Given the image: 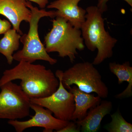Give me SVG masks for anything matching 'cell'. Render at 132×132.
Listing matches in <instances>:
<instances>
[{
	"mask_svg": "<svg viewBox=\"0 0 132 132\" xmlns=\"http://www.w3.org/2000/svg\"><path fill=\"white\" fill-rule=\"evenodd\" d=\"M58 79L59 86L53 93L45 98L30 99V101L48 109L59 119L70 121L75 109L74 96L64 87L60 79Z\"/></svg>",
	"mask_w": 132,
	"mask_h": 132,
	"instance_id": "52a82bcc",
	"label": "cell"
},
{
	"mask_svg": "<svg viewBox=\"0 0 132 132\" xmlns=\"http://www.w3.org/2000/svg\"><path fill=\"white\" fill-rule=\"evenodd\" d=\"M109 70L118 79V83L120 85L124 81L128 82L127 87L122 93L115 95L116 98L121 100L129 98L132 95V67L129 62L123 64L116 62H110L109 64Z\"/></svg>",
	"mask_w": 132,
	"mask_h": 132,
	"instance_id": "4fadbf2b",
	"label": "cell"
},
{
	"mask_svg": "<svg viewBox=\"0 0 132 132\" xmlns=\"http://www.w3.org/2000/svg\"><path fill=\"white\" fill-rule=\"evenodd\" d=\"M12 25L9 21L6 20H2L0 18V35L4 34L11 29Z\"/></svg>",
	"mask_w": 132,
	"mask_h": 132,
	"instance_id": "ac0fdd59",
	"label": "cell"
},
{
	"mask_svg": "<svg viewBox=\"0 0 132 132\" xmlns=\"http://www.w3.org/2000/svg\"><path fill=\"white\" fill-rule=\"evenodd\" d=\"M0 14L8 19L13 29L22 35L20 25L22 21L29 22L31 16V12L27 6L25 0H0Z\"/></svg>",
	"mask_w": 132,
	"mask_h": 132,
	"instance_id": "9c48e42d",
	"label": "cell"
},
{
	"mask_svg": "<svg viewBox=\"0 0 132 132\" xmlns=\"http://www.w3.org/2000/svg\"><path fill=\"white\" fill-rule=\"evenodd\" d=\"M80 127L73 121H69L67 126L58 132H79Z\"/></svg>",
	"mask_w": 132,
	"mask_h": 132,
	"instance_id": "e0dca14e",
	"label": "cell"
},
{
	"mask_svg": "<svg viewBox=\"0 0 132 132\" xmlns=\"http://www.w3.org/2000/svg\"><path fill=\"white\" fill-rule=\"evenodd\" d=\"M0 119L15 120L30 115V99L13 81L0 87Z\"/></svg>",
	"mask_w": 132,
	"mask_h": 132,
	"instance_id": "8992f818",
	"label": "cell"
},
{
	"mask_svg": "<svg viewBox=\"0 0 132 132\" xmlns=\"http://www.w3.org/2000/svg\"><path fill=\"white\" fill-rule=\"evenodd\" d=\"M27 7L31 10V16L29 29L27 34L22 35L20 41L23 45V48L13 55L14 60L33 63L37 60H43L53 65L57 63V59L50 57L46 51L45 46L40 41L38 33V23L42 17H56L55 11H47L44 9L39 10L33 6L30 1H27Z\"/></svg>",
	"mask_w": 132,
	"mask_h": 132,
	"instance_id": "277c9868",
	"label": "cell"
},
{
	"mask_svg": "<svg viewBox=\"0 0 132 132\" xmlns=\"http://www.w3.org/2000/svg\"><path fill=\"white\" fill-rule=\"evenodd\" d=\"M94 65L88 62L76 63L64 72L57 70L55 75L60 79L67 90L75 85L82 92L87 93H95L101 98H105L108 96V87Z\"/></svg>",
	"mask_w": 132,
	"mask_h": 132,
	"instance_id": "5b68a950",
	"label": "cell"
},
{
	"mask_svg": "<svg viewBox=\"0 0 132 132\" xmlns=\"http://www.w3.org/2000/svg\"><path fill=\"white\" fill-rule=\"evenodd\" d=\"M86 10V20L80 28L81 35L88 49L92 52L97 49L92 64L98 65L112 57L118 40L106 30L103 14L97 6H90Z\"/></svg>",
	"mask_w": 132,
	"mask_h": 132,
	"instance_id": "7a4b0ae2",
	"label": "cell"
},
{
	"mask_svg": "<svg viewBox=\"0 0 132 132\" xmlns=\"http://www.w3.org/2000/svg\"><path fill=\"white\" fill-rule=\"evenodd\" d=\"M30 99L48 97L57 90L59 80L50 69L43 65L19 62L13 68L6 69L0 79V87L15 80Z\"/></svg>",
	"mask_w": 132,
	"mask_h": 132,
	"instance_id": "6da1fadb",
	"label": "cell"
},
{
	"mask_svg": "<svg viewBox=\"0 0 132 132\" xmlns=\"http://www.w3.org/2000/svg\"><path fill=\"white\" fill-rule=\"evenodd\" d=\"M81 0H55L48 5V9L57 10L56 16L66 19L76 28L80 29L85 21L86 10L78 6Z\"/></svg>",
	"mask_w": 132,
	"mask_h": 132,
	"instance_id": "30bf717a",
	"label": "cell"
},
{
	"mask_svg": "<svg viewBox=\"0 0 132 132\" xmlns=\"http://www.w3.org/2000/svg\"><path fill=\"white\" fill-rule=\"evenodd\" d=\"M25 1H31L35 3L38 4L39 7L42 9L45 8L48 3V0H25Z\"/></svg>",
	"mask_w": 132,
	"mask_h": 132,
	"instance_id": "d6986e66",
	"label": "cell"
},
{
	"mask_svg": "<svg viewBox=\"0 0 132 132\" xmlns=\"http://www.w3.org/2000/svg\"><path fill=\"white\" fill-rule=\"evenodd\" d=\"M30 107L35 112V114L31 119L24 121L15 120L8 121L16 132H22L27 128L34 127L43 128L44 132H52L54 130L58 132L69 122L57 119L52 115L51 111L37 104L31 102Z\"/></svg>",
	"mask_w": 132,
	"mask_h": 132,
	"instance_id": "ba28073f",
	"label": "cell"
},
{
	"mask_svg": "<svg viewBox=\"0 0 132 132\" xmlns=\"http://www.w3.org/2000/svg\"><path fill=\"white\" fill-rule=\"evenodd\" d=\"M68 90L73 94L75 101V109L71 121L82 120L87 115L88 109L96 106L101 101V98L99 96L82 92L76 86Z\"/></svg>",
	"mask_w": 132,
	"mask_h": 132,
	"instance_id": "7c38bea8",
	"label": "cell"
},
{
	"mask_svg": "<svg viewBox=\"0 0 132 132\" xmlns=\"http://www.w3.org/2000/svg\"><path fill=\"white\" fill-rule=\"evenodd\" d=\"M113 108L112 102L102 101L100 104L91 108L82 120L76 121L82 132H97L100 128L102 120L110 113Z\"/></svg>",
	"mask_w": 132,
	"mask_h": 132,
	"instance_id": "8fae6325",
	"label": "cell"
},
{
	"mask_svg": "<svg viewBox=\"0 0 132 132\" xmlns=\"http://www.w3.org/2000/svg\"><path fill=\"white\" fill-rule=\"evenodd\" d=\"M52 28L45 37V48L48 53L57 52L59 57H68L73 63L77 50L85 48L80 29L76 28L66 19L56 16L52 21Z\"/></svg>",
	"mask_w": 132,
	"mask_h": 132,
	"instance_id": "3957f363",
	"label": "cell"
},
{
	"mask_svg": "<svg viewBox=\"0 0 132 132\" xmlns=\"http://www.w3.org/2000/svg\"><path fill=\"white\" fill-rule=\"evenodd\" d=\"M112 121L104 126L109 132H131L132 125L125 120L119 109L111 115Z\"/></svg>",
	"mask_w": 132,
	"mask_h": 132,
	"instance_id": "9a60e30c",
	"label": "cell"
},
{
	"mask_svg": "<svg viewBox=\"0 0 132 132\" xmlns=\"http://www.w3.org/2000/svg\"><path fill=\"white\" fill-rule=\"evenodd\" d=\"M127 3L131 7H132V0H123ZM109 0H98L97 7L102 14L108 10L107 3Z\"/></svg>",
	"mask_w": 132,
	"mask_h": 132,
	"instance_id": "2e32d148",
	"label": "cell"
},
{
	"mask_svg": "<svg viewBox=\"0 0 132 132\" xmlns=\"http://www.w3.org/2000/svg\"><path fill=\"white\" fill-rule=\"evenodd\" d=\"M21 35L14 29H10L0 40V53L5 56L9 65L13 61L14 52L19 49Z\"/></svg>",
	"mask_w": 132,
	"mask_h": 132,
	"instance_id": "5bb4252c",
	"label": "cell"
}]
</instances>
